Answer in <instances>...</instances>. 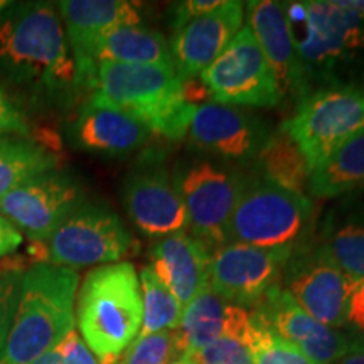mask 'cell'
<instances>
[{
    "label": "cell",
    "instance_id": "83f0119b",
    "mask_svg": "<svg viewBox=\"0 0 364 364\" xmlns=\"http://www.w3.org/2000/svg\"><path fill=\"white\" fill-rule=\"evenodd\" d=\"M139 280L144 304V321L139 336L176 331L179 327L182 311H184L179 300L159 280L150 265L140 270Z\"/></svg>",
    "mask_w": 364,
    "mask_h": 364
},
{
    "label": "cell",
    "instance_id": "5b68a950",
    "mask_svg": "<svg viewBox=\"0 0 364 364\" xmlns=\"http://www.w3.org/2000/svg\"><path fill=\"white\" fill-rule=\"evenodd\" d=\"M93 93L171 140L188 134L196 108L186 102L174 68L100 63Z\"/></svg>",
    "mask_w": 364,
    "mask_h": 364
},
{
    "label": "cell",
    "instance_id": "8992f818",
    "mask_svg": "<svg viewBox=\"0 0 364 364\" xmlns=\"http://www.w3.org/2000/svg\"><path fill=\"white\" fill-rule=\"evenodd\" d=\"M312 228L309 196L280 188L260 174L245 177L230 221V243L294 250L312 238Z\"/></svg>",
    "mask_w": 364,
    "mask_h": 364
},
{
    "label": "cell",
    "instance_id": "e575fe53",
    "mask_svg": "<svg viewBox=\"0 0 364 364\" xmlns=\"http://www.w3.org/2000/svg\"><path fill=\"white\" fill-rule=\"evenodd\" d=\"M221 4L223 0H186V2H179L174 7L172 27H174V31H179L189 22L216 11Z\"/></svg>",
    "mask_w": 364,
    "mask_h": 364
},
{
    "label": "cell",
    "instance_id": "f546056e",
    "mask_svg": "<svg viewBox=\"0 0 364 364\" xmlns=\"http://www.w3.org/2000/svg\"><path fill=\"white\" fill-rule=\"evenodd\" d=\"M184 358L176 331L139 336L113 364H171Z\"/></svg>",
    "mask_w": 364,
    "mask_h": 364
},
{
    "label": "cell",
    "instance_id": "ba28073f",
    "mask_svg": "<svg viewBox=\"0 0 364 364\" xmlns=\"http://www.w3.org/2000/svg\"><path fill=\"white\" fill-rule=\"evenodd\" d=\"M172 179L191 235L211 252L230 243V221L245 181L241 172L209 159H193L177 164Z\"/></svg>",
    "mask_w": 364,
    "mask_h": 364
},
{
    "label": "cell",
    "instance_id": "4316f807",
    "mask_svg": "<svg viewBox=\"0 0 364 364\" xmlns=\"http://www.w3.org/2000/svg\"><path fill=\"white\" fill-rule=\"evenodd\" d=\"M255 162L260 176L275 182L280 188L297 194H306V191H309L311 171L307 161L285 130L279 129L270 135Z\"/></svg>",
    "mask_w": 364,
    "mask_h": 364
},
{
    "label": "cell",
    "instance_id": "ffe728a7",
    "mask_svg": "<svg viewBox=\"0 0 364 364\" xmlns=\"http://www.w3.org/2000/svg\"><path fill=\"white\" fill-rule=\"evenodd\" d=\"M80 149L103 156H127L147 144L150 132L129 113L91 93L71 127Z\"/></svg>",
    "mask_w": 364,
    "mask_h": 364
},
{
    "label": "cell",
    "instance_id": "f1b7e54d",
    "mask_svg": "<svg viewBox=\"0 0 364 364\" xmlns=\"http://www.w3.org/2000/svg\"><path fill=\"white\" fill-rule=\"evenodd\" d=\"M252 324L245 334L243 344L252 353L253 364H314L300 349L282 339L270 327L250 311Z\"/></svg>",
    "mask_w": 364,
    "mask_h": 364
},
{
    "label": "cell",
    "instance_id": "4fadbf2b",
    "mask_svg": "<svg viewBox=\"0 0 364 364\" xmlns=\"http://www.w3.org/2000/svg\"><path fill=\"white\" fill-rule=\"evenodd\" d=\"M122 199L127 215L145 236L162 240L188 230V213L161 159H144L129 172Z\"/></svg>",
    "mask_w": 364,
    "mask_h": 364
},
{
    "label": "cell",
    "instance_id": "44dd1931",
    "mask_svg": "<svg viewBox=\"0 0 364 364\" xmlns=\"http://www.w3.org/2000/svg\"><path fill=\"white\" fill-rule=\"evenodd\" d=\"M213 252L186 231L157 240L150 248V268L186 307L209 285Z\"/></svg>",
    "mask_w": 364,
    "mask_h": 364
},
{
    "label": "cell",
    "instance_id": "7c38bea8",
    "mask_svg": "<svg viewBox=\"0 0 364 364\" xmlns=\"http://www.w3.org/2000/svg\"><path fill=\"white\" fill-rule=\"evenodd\" d=\"M294 250L258 248L228 243L213 252L209 287L223 300L243 309H257L280 285L282 272Z\"/></svg>",
    "mask_w": 364,
    "mask_h": 364
},
{
    "label": "cell",
    "instance_id": "ab89813d",
    "mask_svg": "<svg viewBox=\"0 0 364 364\" xmlns=\"http://www.w3.org/2000/svg\"><path fill=\"white\" fill-rule=\"evenodd\" d=\"M336 364H364V353H349Z\"/></svg>",
    "mask_w": 364,
    "mask_h": 364
},
{
    "label": "cell",
    "instance_id": "1f68e13d",
    "mask_svg": "<svg viewBox=\"0 0 364 364\" xmlns=\"http://www.w3.org/2000/svg\"><path fill=\"white\" fill-rule=\"evenodd\" d=\"M24 272L16 268H0V351L6 344L16 316Z\"/></svg>",
    "mask_w": 364,
    "mask_h": 364
},
{
    "label": "cell",
    "instance_id": "d6a6232c",
    "mask_svg": "<svg viewBox=\"0 0 364 364\" xmlns=\"http://www.w3.org/2000/svg\"><path fill=\"white\" fill-rule=\"evenodd\" d=\"M4 136H34V129L22 105L0 85V139Z\"/></svg>",
    "mask_w": 364,
    "mask_h": 364
},
{
    "label": "cell",
    "instance_id": "3957f363",
    "mask_svg": "<svg viewBox=\"0 0 364 364\" xmlns=\"http://www.w3.org/2000/svg\"><path fill=\"white\" fill-rule=\"evenodd\" d=\"M78 284L80 275L71 268H27L12 327L0 351V364H33L75 329Z\"/></svg>",
    "mask_w": 364,
    "mask_h": 364
},
{
    "label": "cell",
    "instance_id": "7a4b0ae2",
    "mask_svg": "<svg viewBox=\"0 0 364 364\" xmlns=\"http://www.w3.org/2000/svg\"><path fill=\"white\" fill-rule=\"evenodd\" d=\"M302 63L309 95L353 85L349 73L364 63V16L341 0L282 4Z\"/></svg>",
    "mask_w": 364,
    "mask_h": 364
},
{
    "label": "cell",
    "instance_id": "2e32d148",
    "mask_svg": "<svg viewBox=\"0 0 364 364\" xmlns=\"http://www.w3.org/2000/svg\"><path fill=\"white\" fill-rule=\"evenodd\" d=\"M188 132L196 147L235 164L255 161L272 135L262 118L216 102L196 105Z\"/></svg>",
    "mask_w": 364,
    "mask_h": 364
},
{
    "label": "cell",
    "instance_id": "8fae6325",
    "mask_svg": "<svg viewBox=\"0 0 364 364\" xmlns=\"http://www.w3.org/2000/svg\"><path fill=\"white\" fill-rule=\"evenodd\" d=\"M199 80L213 102L228 107L273 108L284 102L275 73L248 26L241 27Z\"/></svg>",
    "mask_w": 364,
    "mask_h": 364
},
{
    "label": "cell",
    "instance_id": "5bb4252c",
    "mask_svg": "<svg viewBox=\"0 0 364 364\" xmlns=\"http://www.w3.org/2000/svg\"><path fill=\"white\" fill-rule=\"evenodd\" d=\"M73 61L78 88L93 90L97 75V51L107 34L118 27L140 26L136 4L127 0H65L58 4Z\"/></svg>",
    "mask_w": 364,
    "mask_h": 364
},
{
    "label": "cell",
    "instance_id": "603a6c76",
    "mask_svg": "<svg viewBox=\"0 0 364 364\" xmlns=\"http://www.w3.org/2000/svg\"><path fill=\"white\" fill-rule=\"evenodd\" d=\"M364 191V130L314 167L309 194L318 199L341 198Z\"/></svg>",
    "mask_w": 364,
    "mask_h": 364
},
{
    "label": "cell",
    "instance_id": "9a60e30c",
    "mask_svg": "<svg viewBox=\"0 0 364 364\" xmlns=\"http://www.w3.org/2000/svg\"><path fill=\"white\" fill-rule=\"evenodd\" d=\"M83 203V191L71 176L49 171L14 189L0 201V213L31 241H48L58 226Z\"/></svg>",
    "mask_w": 364,
    "mask_h": 364
},
{
    "label": "cell",
    "instance_id": "30bf717a",
    "mask_svg": "<svg viewBox=\"0 0 364 364\" xmlns=\"http://www.w3.org/2000/svg\"><path fill=\"white\" fill-rule=\"evenodd\" d=\"M49 263L81 268L118 263L134 252V238L120 216L98 203H81L48 241Z\"/></svg>",
    "mask_w": 364,
    "mask_h": 364
},
{
    "label": "cell",
    "instance_id": "d4e9b609",
    "mask_svg": "<svg viewBox=\"0 0 364 364\" xmlns=\"http://www.w3.org/2000/svg\"><path fill=\"white\" fill-rule=\"evenodd\" d=\"M100 63L174 68L166 38L144 26L118 27L105 36L97 51V65Z\"/></svg>",
    "mask_w": 364,
    "mask_h": 364
},
{
    "label": "cell",
    "instance_id": "52a82bcc",
    "mask_svg": "<svg viewBox=\"0 0 364 364\" xmlns=\"http://www.w3.org/2000/svg\"><path fill=\"white\" fill-rule=\"evenodd\" d=\"M280 129L297 144L312 171L364 130V86L341 85L312 91Z\"/></svg>",
    "mask_w": 364,
    "mask_h": 364
},
{
    "label": "cell",
    "instance_id": "9c48e42d",
    "mask_svg": "<svg viewBox=\"0 0 364 364\" xmlns=\"http://www.w3.org/2000/svg\"><path fill=\"white\" fill-rule=\"evenodd\" d=\"M280 284L294 302L316 321L332 329L348 324L349 299L358 279L348 275L316 238L294 248Z\"/></svg>",
    "mask_w": 364,
    "mask_h": 364
},
{
    "label": "cell",
    "instance_id": "60d3db41",
    "mask_svg": "<svg viewBox=\"0 0 364 364\" xmlns=\"http://www.w3.org/2000/svg\"><path fill=\"white\" fill-rule=\"evenodd\" d=\"M344 7L351 9V11L364 16V0H341Z\"/></svg>",
    "mask_w": 364,
    "mask_h": 364
},
{
    "label": "cell",
    "instance_id": "836d02e7",
    "mask_svg": "<svg viewBox=\"0 0 364 364\" xmlns=\"http://www.w3.org/2000/svg\"><path fill=\"white\" fill-rule=\"evenodd\" d=\"M56 351L61 356L63 364H102L88 344L75 329L68 332L61 343L56 346Z\"/></svg>",
    "mask_w": 364,
    "mask_h": 364
},
{
    "label": "cell",
    "instance_id": "d6986e66",
    "mask_svg": "<svg viewBox=\"0 0 364 364\" xmlns=\"http://www.w3.org/2000/svg\"><path fill=\"white\" fill-rule=\"evenodd\" d=\"M247 12L248 27L275 73L282 100H295L299 105L309 97V86L282 2L253 0L247 4Z\"/></svg>",
    "mask_w": 364,
    "mask_h": 364
},
{
    "label": "cell",
    "instance_id": "d590c367",
    "mask_svg": "<svg viewBox=\"0 0 364 364\" xmlns=\"http://www.w3.org/2000/svg\"><path fill=\"white\" fill-rule=\"evenodd\" d=\"M24 241V235L6 215L0 213V260L16 253Z\"/></svg>",
    "mask_w": 364,
    "mask_h": 364
},
{
    "label": "cell",
    "instance_id": "4dcf8cb0",
    "mask_svg": "<svg viewBox=\"0 0 364 364\" xmlns=\"http://www.w3.org/2000/svg\"><path fill=\"white\" fill-rule=\"evenodd\" d=\"M194 364H253L250 349L241 341L221 336L206 348L188 354Z\"/></svg>",
    "mask_w": 364,
    "mask_h": 364
},
{
    "label": "cell",
    "instance_id": "7402d4cb",
    "mask_svg": "<svg viewBox=\"0 0 364 364\" xmlns=\"http://www.w3.org/2000/svg\"><path fill=\"white\" fill-rule=\"evenodd\" d=\"M316 240L348 275L364 280V191L343 196L327 211Z\"/></svg>",
    "mask_w": 364,
    "mask_h": 364
},
{
    "label": "cell",
    "instance_id": "e0dca14e",
    "mask_svg": "<svg viewBox=\"0 0 364 364\" xmlns=\"http://www.w3.org/2000/svg\"><path fill=\"white\" fill-rule=\"evenodd\" d=\"M252 314L300 349L314 364H332L351 351L349 334L322 324L304 312L284 287L277 285Z\"/></svg>",
    "mask_w": 364,
    "mask_h": 364
},
{
    "label": "cell",
    "instance_id": "f35d334b",
    "mask_svg": "<svg viewBox=\"0 0 364 364\" xmlns=\"http://www.w3.org/2000/svg\"><path fill=\"white\" fill-rule=\"evenodd\" d=\"M349 341H351V351L349 353H364V334L351 332L349 334Z\"/></svg>",
    "mask_w": 364,
    "mask_h": 364
},
{
    "label": "cell",
    "instance_id": "cb8c5ba5",
    "mask_svg": "<svg viewBox=\"0 0 364 364\" xmlns=\"http://www.w3.org/2000/svg\"><path fill=\"white\" fill-rule=\"evenodd\" d=\"M58 167V145L38 136H4L0 139V201L14 189Z\"/></svg>",
    "mask_w": 364,
    "mask_h": 364
},
{
    "label": "cell",
    "instance_id": "484cf974",
    "mask_svg": "<svg viewBox=\"0 0 364 364\" xmlns=\"http://www.w3.org/2000/svg\"><path fill=\"white\" fill-rule=\"evenodd\" d=\"M226 309V300L213 292L209 285L184 307L179 327L176 329L184 356L206 348L225 336Z\"/></svg>",
    "mask_w": 364,
    "mask_h": 364
},
{
    "label": "cell",
    "instance_id": "ac0fdd59",
    "mask_svg": "<svg viewBox=\"0 0 364 364\" xmlns=\"http://www.w3.org/2000/svg\"><path fill=\"white\" fill-rule=\"evenodd\" d=\"M243 6L238 0H223L216 11L174 31L169 49L174 71L182 83L199 78L235 39L243 27Z\"/></svg>",
    "mask_w": 364,
    "mask_h": 364
},
{
    "label": "cell",
    "instance_id": "74e56055",
    "mask_svg": "<svg viewBox=\"0 0 364 364\" xmlns=\"http://www.w3.org/2000/svg\"><path fill=\"white\" fill-rule=\"evenodd\" d=\"M33 364H63V361H61V356H59V353L56 351V348H54L49 353H46L44 356L36 359Z\"/></svg>",
    "mask_w": 364,
    "mask_h": 364
},
{
    "label": "cell",
    "instance_id": "6da1fadb",
    "mask_svg": "<svg viewBox=\"0 0 364 364\" xmlns=\"http://www.w3.org/2000/svg\"><path fill=\"white\" fill-rule=\"evenodd\" d=\"M58 6L12 4L0 12V75L34 98H70L76 66Z\"/></svg>",
    "mask_w": 364,
    "mask_h": 364
},
{
    "label": "cell",
    "instance_id": "8d00e7d4",
    "mask_svg": "<svg viewBox=\"0 0 364 364\" xmlns=\"http://www.w3.org/2000/svg\"><path fill=\"white\" fill-rule=\"evenodd\" d=\"M348 324L353 326V332L364 334V280H358L349 299Z\"/></svg>",
    "mask_w": 364,
    "mask_h": 364
},
{
    "label": "cell",
    "instance_id": "277c9868",
    "mask_svg": "<svg viewBox=\"0 0 364 364\" xmlns=\"http://www.w3.org/2000/svg\"><path fill=\"white\" fill-rule=\"evenodd\" d=\"M75 318L100 363H115L142 329V289L135 267L118 262L91 270L78 290Z\"/></svg>",
    "mask_w": 364,
    "mask_h": 364
},
{
    "label": "cell",
    "instance_id": "7bdbcfd3",
    "mask_svg": "<svg viewBox=\"0 0 364 364\" xmlns=\"http://www.w3.org/2000/svg\"><path fill=\"white\" fill-rule=\"evenodd\" d=\"M7 6H9V2H6V0H0V12H2Z\"/></svg>",
    "mask_w": 364,
    "mask_h": 364
},
{
    "label": "cell",
    "instance_id": "b9f144b4",
    "mask_svg": "<svg viewBox=\"0 0 364 364\" xmlns=\"http://www.w3.org/2000/svg\"><path fill=\"white\" fill-rule=\"evenodd\" d=\"M171 364H194V363H193V361H191V359H189L188 356H184V358L177 359V361H174V363H171Z\"/></svg>",
    "mask_w": 364,
    "mask_h": 364
}]
</instances>
